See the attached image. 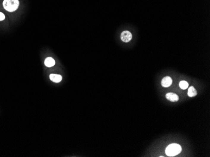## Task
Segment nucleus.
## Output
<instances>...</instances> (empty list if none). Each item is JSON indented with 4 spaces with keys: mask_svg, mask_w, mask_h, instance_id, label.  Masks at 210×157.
<instances>
[{
    "mask_svg": "<svg viewBox=\"0 0 210 157\" xmlns=\"http://www.w3.org/2000/svg\"><path fill=\"white\" fill-rule=\"evenodd\" d=\"M4 9L8 12H14L20 6L19 0H4L3 2Z\"/></svg>",
    "mask_w": 210,
    "mask_h": 157,
    "instance_id": "f257e3e1",
    "label": "nucleus"
},
{
    "mask_svg": "<svg viewBox=\"0 0 210 157\" xmlns=\"http://www.w3.org/2000/svg\"><path fill=\"white\" fill-rule=\"evenodd\" d=\"M182 151V148L179 144L172 143L169 145L165 149L166 155L169 156H174L179 154Z\"/></svg>",
    "mask_w": 210,
    "mask_h": 157,
    "instance_id": "f03ea898",
    "label": "nucleus"
},
{
    "mask_svg": "<svg viewBox=\"0 0 210 157\" xmlns=\"http://www.w3.org/2000/svg\"><path fill=\"white\" fill-rule=\"evenodd\" d=\"M120 38L121 41H123L125 43H128L129 41H130L132 39V35L130 31H124L121 33Z\"/></svg>",
    "mask_w": 210,
    "mask_h": 157,
    "instance_id": "7ed1b4c3",
    "label": "nucleus"
},
{
    "mask_svg": "<svg viewBox=\"0 0 210 157\" xmlns=\"http://www.w3.org/2000/svg\"><path fill=\"white\" fill-rule=\"evenodd\" d=\"M172 80L169 77H164L162 80V82H161L162 86L164 88L169 87V86L172 85Z\"/></svg>",
    "mask_w": 210,
    "mask_h": 157,
    "instance_id": "20e7f679",
    "label": "nucleus"
},
{
    "mask_svg": "<svg viewBox=\"0 0 210 157\" xmlns=\"http://www.w3.org/2000/svg\"><path fill=\"white\" fill-rule=\"evenodd\" d=\"M50 79L51 81H52L53 82L58 83H60L61 82L62 77V76L60 75L50 74Z\"/></svg>",
    "mask_w": 210,
    "mask_h": 157,
    "instance_id": "39448f33",
    "label": "nucleus"
},
{
    "mask_svg": "<svg viewBox=\"0 0 210 157\" xmlns=\"http://www.w3.org/2000/svg\"><path fill=\"white\" fill-rule=\"evenodd\" d=\"M44 64L45 65L48 67V68H50L52 67L55 65L56 64V61L54 60V59L52 58V57H47L44 61Z\"/></svg>",
    "mask_w": 210,
    "mask_h": 157,
    "instance_id": "423d86ee",
    "label": "nucleus"
},
{
    "mask_svg": "<svg viewBox=\"0 0 210 157\" xmlns=\"http://www.w3.org/2000/svg\"><path fill=\"white\" fill-rule=\"evenodd\" d=\"M166 98L170 101H177L179 100V96L173 93H168L165 95Z\"/></svg>",
    "mask_w": 210,
    "mask_h": 157,
    "instance_id": "0eeeda50",
    "label": "nucleus"
},
{
    "mask_svg": "<svg viewBox=\"0 0 210 157\" xmlns=\"http://www.w3.org/2000/svg\"><path fill=\"white\" fill-rule=\"evenodd\" d=\"M187 95H188V96H190V97H193V96H196L197 91L195 88V87H193V86H191V87H190L189 90H188Z\"/></svg>",
    "mask_w": 210,
    "mask_h": 157,
    "instance_id": "6e6552de",
    "label": "nucleus"
},
{
    "mask_svg": "<svg viewBox=\"0 0 210 157\" xmlns=\"http://www.w3.org/2000/svg\"><path fill=\"white\" fill-rule=\"evenodd\" d=\"M188 86H189V84H188L186 81H181L179 83L180 88L182 90L187 89L188 88Z\"/></svg>",
    "mask_w": 210,
    "mask_h": 157,
    "instance_id": "1a4fd4ad",
    "label": "nucleus"
},
{
    "mask_svg": "<svg viewBox=\"0 0 210 157\" xmlns=\"http://www.w3.org/2000/svg\"><path fill=\"white\" fill-rule=\"evenodd\" d=\"M4 20H5V15L2 12H0V21H2Z\"/></svg>",
    "mask_w": 210,
    "mask_h": 157,
    "instance_id": "9d476101",
    "label": "nucleus"
}]
</instances>
